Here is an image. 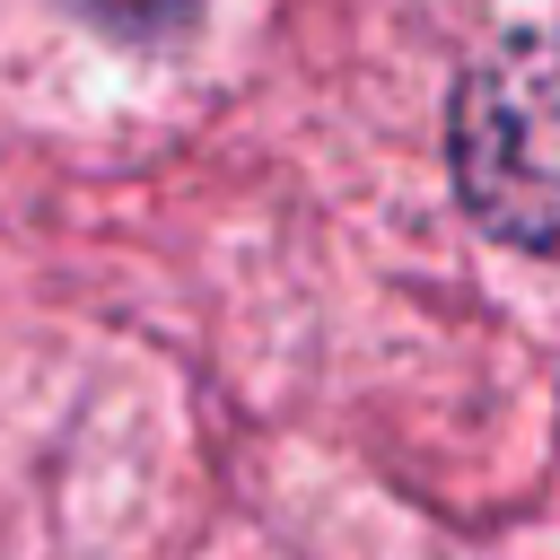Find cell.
Returning <instances> with one entry per match:
<instances>
[{
  "mask_svg": "<svg viewBox=\"0 0 560 560\" xmlns=\"http://www.w3.org/2000/svg\"><path fill=\"white\" fill-rule=\"evenodd\" d=\"M88 26H105L114 44H175L192 18H201V0H70Z\"/></svg>",
  "mask_w": 560,
  "mask_h": 560,
  "instance_id": "cell-2",
  "label": "cell"
},
{
  "mask_svg": "<svg viewBox=\"0 0 560 560\" xmlns=\"http://www.w3.org/2000/svg\"><path fill=\"white\" fill-rule=\"evenodd\" d=\"M455 192L464 210L534 254H560V35L490 44L455 88Z\"/></svg>",
  "mask_w": 560,
  "mask_h": 560,
  "instance_id": "cell-1",
  "label": "cell"
}]
</instances>
